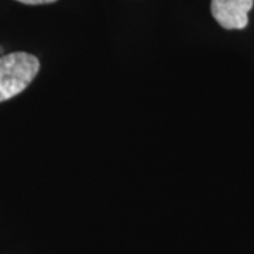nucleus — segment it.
<instances>
[{
    "label": "nucleus",
    "mask_w": 254,
    "mask_h": 254,
    "mask_svg": "<svg viewBox=\"0 0 254 254\" xmlns=\"http://www.w3.org/2000/svg\"><path fill=\"white\" fill-rule=\"evenodd\" d=\"M40 71V61L28 53L0 57V102H6L27 89Z\"/></svg>",
    "instance_id": "nucleus-1"
},
{
    "label": "nucleus",
    "mask_w": 254,
    "mask_h": 254,
    "mask_svg": "<svg viewBox=\"0 0 254 254\" xmlns=\"http://www.w3.org/2000/svg\"><path fill=\"white\" fill-rule=\"evenodd\" d=\"M253 0H212V16L226 30H242L249 23Z\"/></svg>",
    "instance_id": "nucleus-2"
},
{
    "label": "nucleus",
    "mask_w": 254,
    "mask_h": 254,
    "mask_svg": "<svg viewBox=\"0 0 254 254\" xmlns=\"http://www.w3.org/2000/svg\"><path fill=\"white\" fill-rule=\"evenodd\" d=\"M23 4H30V6H37V4H50V3H55L57 0H17Z\"/></svg>",
    "instance_id": "nucleus-3"
},
{
    "label": "nucleus",
    "mask_w": 254,
    "mask_h": 254,
    "mask_svg": "<svg viewBox=\"0 0 254 254\" xmlns=\"http://www.w3.org/2000/svg\"><path fill=\"white\" fill-rule=\"evenodd\" d=\"M253 1H254V0H253Z\"/></svg>",
    "instance_id": "nucleus-4"
}]
</instances>
